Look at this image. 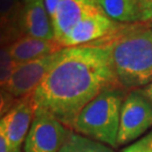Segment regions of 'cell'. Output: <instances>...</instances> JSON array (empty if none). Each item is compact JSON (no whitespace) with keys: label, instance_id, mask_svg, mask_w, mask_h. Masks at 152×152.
<instances>
[{"label":"cell","instance_id":"obj_1","mask_svg":"<svg viewBox=\"0 0 152 152\" xmlns=\"http://www.w3.org/2000/svg\"><path fill=\"white\" fill-rule=\"evenodd\" d=\"M108 45L66 47L33 93L35 108L72 130L80 112L100 93L120 87Z\"/></svg>","mask_w":152,"mask_h":152},{"label":"cell","instance_id":"obj_2","mask_svg":"<svg viewBox=\"0 0 152 152\" xmlns=\"http://www.w3.org/2000/svg\"><path fill=\"white\" fill-rule=\"evenodd\" d=\"M91 43L109 46L121 86L132 88L152 82V28L140 24L120 25L114 33Z\"/></svg>","mask_w":152,"mask_h":152},{"label":"cell","instance_id":"obj_3","mask_svg":"<svg viewBox=\"0 0 152 152\" xmlns=\"http://www.w3.org/2000/svg\"><path fill=\"white\" fill-rule=\"evenodd\" d=\"M124 99L120 87L102 91L80 112L72 131L110 146H118L117 138Z\"/></svg>","mask_w":152,"mask_h":152},{"label":"cell","instance_id":"obj_4","mask_svg":"<svg viewBox=\"0 0 152 152\" xmlns=\"http://www.w3.org/2000/svg\"><path fill=\"white\" fill-rule=\"evenodd\" d=\"M152 127V102L141 90H134L126 96L121 108L117 144L132 142Z\"/></svg>","mask_w":152,"mask_h":152},{"label":"cell","instance_id":"obj_5","mask_svg":"<svg viewBox=\"0 0 152 152\" xmlns=\"http://www.w3.org/2000/svg\"><path fill=\"white\" fill-rule=\"evenodd\" d=\"M69 129L48 113L35 110L25 140V152H59Z\"/></svg>","mask_w":152,"mask_h":152},{"label":"cell","instance_id":"obj_6","mask_svg":"<svg viewBox=\"0 0 152 152\" xmlns=\"http://www.w3.org/2000/svg\"><path fill=\"white\" fill-rule=\"evenodd\" d=\"M58 53L59 51L43 58L19 64L4 89L18 99L33 94L57 59Z\"/></svg>","mask_w":152,"mask_h":152},{"label":"cell","instance_id":"obj_7","mask_svg":"<svg viewBox=\"0 0 152 152\" xmlns=\"http://www.w3.org/2000/svg\"><path fill=\"white\" fill-rule=\"evenodd\" d=\"M33 94L17 99L13 107L1 119L6 137L12 150L20 149L25 142L35 115Z\"/></svg>","mask_w":152,"mask_h":152},{"label":"cell","instance_id":"obj_8","mask_svg":"<svg viewBox=\"0 0 152 152\" xmlns=\"http://www.w3.org/2000/svg\"><path fill=\"white\" fill-rule=\"evenodd\" d=\"M119 27L120 24L108 18L102 10L91 12L73 28L61 45L66 48L94 42L108 37Z\"/></svg>","mask_w":152,"mask_h":152},{"label":"cell","instance_id":"obj_9","mask_svg":"<svg viewBox=\"0 0 152 152\" xmlns=\"http://www.w3.org/2000/svg\"><path fill=\"white\" fill-rule=\"evenodd\" d=\"M97 10H101L97 0H61L55 16L51 19L54 39L61 45L85 16Z\"/></svg>","mask_w":152,"mask_h":152},{"label":"cell","instance_id":"obj_10","mask_svg":"<svg viewBox=\"0 0 152 152\" xmlns=\"http://www.w3.org/2000/svg\"><path fill=\"white\" fill-rule=\"evenodd\" d=\"M18 27L23 35L55 40L52 23L45 9L43 0L23 6Z\"/></svg>","mask_w":152,"mask_h":152},{"label":"cell","instance_id":"obj_11","mask_svg":"<svg viewBox=\"0 0 152 152\" xmlns=\"http://www.w3.org/2000/svg\"><path fill=\"white\" fill-rule=\"evenodd\" d=\"M63 48L56 40L40 39L28 35H23L8 45L9 52L18 64L43 58L56 53Z\"/></svg>","mask_w":152,"mask_h":152},{"label":"cell","instance_id":"obj_12","mask_svg":"<svg viewBox=\"0 0 152 152\" xmlns=\"http://www.w3.org/2000/svg\"><path fill=\"white\" fill-rule=\"evenodd\" d=\"M103 13L113 21L132 23L140 21L137 0H97Z\"/></svg>","mask_w":152,"mask_h":152},{"label":"cell","instance_id":"obj_13","mask_svg":"<svg viewBox=\"0 0 152 152\" xmlns=\"http://www.w3.org/2000/svg\"><path fill=\"white\" fill-rule=\"evenodd\" d=\"M59 152H114L111 147L102 142L80 134L72 130L67 132Z\"/></svg>","mask_w":152,"mask_h":152},{"label":"cell","instance_id":"obj_14","mask_svg":"<svg viewBox=\"0 0 152 152\" xmlns=\"http://www.w3.org/2000/svg\"><path fill=\"white\" fill-rule=\"evenodd\" d=\"M23 6L22 0H0V25L18 26Z\"/></svg>","mask_w":152,"mask_h":152},{"label":"cell","instance_id":"obj_15","mask_svg":"<svg viewBox=\"0 0 152 152\" xmlns=\"http://www.w3.org/2000/svg\"><path fill=\"white\" fill-rule=\"evenodd\" d=\"M18 65L9 52L8 46L0 48V87L5 88Z\"/></svg>","mask_w":152,"mask_h":152},{"label":"cell","instance_id":"obj_16","mask_svg":"<svg viewBox=\"0 0 152 152\" xmlns=\"http://www.w3.org/2000/svg\"><path fill=\"white\" fill-rule=\"evenodd\" d=\"M21 37L23 34L18 26L0 25V48L8 46Z\"/></svg>","mask_w":152,"mask_h":152},{"label":"cell","instance_id":"obj_17","mask_svg":"<svg viewBox=\"0 0 152 152\" xmlns=\"http://www.w3.org/2000/svg\"><path fill=\"white\" fill-rule=\"evenodd\" d=\"M120 152H152V131Z\"/></svg>","mask_w":152,"mask_h":152},{"label":"cell","instance_id":"obj_18","mask_svg":"<svg viewBox=\"0 0 152 152\" xmlns=\"http://www.w3.org/2000/svg\"><path fill=\"white\" fill-rule=\"evenodd\" d=\"M18 98L14 97L7 90L0 87V120L7 114Z\"/></svg>","mask_w":152,"mask_h":152},{"label":"cell","instance_id":"obj_19","mask_svg":"<svg viewBox=\"0 0 152 152\" xmlns=\"http://www.w3.org/2000/svg\"><path fill=\"white\" fill-rule=\"evenodd\" d=\"M140 21H152V0H137Z\"/></svg>","mask_w":152,"mask_h":152},{"label":"cell","instance_id":"obj_20","mask_svg":"<svg viewBox=\"0 0 152 152\" xmlns=\"http://www.w3.org/2000/svg\"><path fill=\"white\" fill-rule=\"evenodd\" d=\"M12 148L9 144V141L6 137L2 122L0 120V152H12Z\"/></svg>","mask_w":152,"mask_h":152},{"label":"cell","instance_id":"obj_21","mask_svg":"<svg viewBox=\"0 0 152 152\" xmlns=\"http://www.w3.org/2000/svg\"><path fill=\"white\" fill-rule=\"evenodd\" d=\"M43 2H44L45 9L47 11V14L51 20L55 16V13L57 11L61 0H43Z\"/></svg>","mask_w":152,"mask_h":152},{"label":"cell","instance_id":"obj_22","mask_svg":"<svg viewBox=\"0 0 152 152\" xmlns=\"http://www.w3.org/2000/svg\"><path fill=\"white\" fill-rule=\"evenodd\" d=\"M140 90H141V92L152 102V82L149 83V85L145 86L143 88Z\"/></svg>","mask_w":152,"mask_h":152},{"label":"cell","instance_id":"obj_23","mask_svg":"<svg viewBox=\"0 0 152 152\" xmlns=\"http://www.w3.org/2000/svg\"><path fill=\"white\" fill-rule=\"evenodd\" d=\"M12 152H22V150H21V148H20V149H17V150H13Z\"/></svg>","mask_w":152,"mask_h":152}]
</instances>
